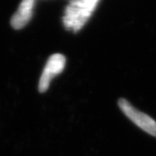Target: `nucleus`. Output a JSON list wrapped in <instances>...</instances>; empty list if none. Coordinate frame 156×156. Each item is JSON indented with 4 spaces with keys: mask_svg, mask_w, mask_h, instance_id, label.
I'll return each instance as SVG.
<instances>
[{
    "mask_svg": "<svg viewBox=\"0 0 156 156\" xmlns=\"http://www.w3.org/2000/svg\"><path fill=\"white\" fill-rule=\"evenodd\" d=\"M65 63L66 58L62 54H54L49 58L39 81L38 89L41 93L48 89L51 80L63 70Z\"/></svg>",
    "mask_w": 156,
    "mask_h": 156,
    "instance_id": "nucleus-3",
    "label": "nucleus"
},
{
    "mask_svg": "<svg viewBox=\"0 0 156 156\" xmlns=\"http://www.w3.org/2000/svg\"><path fill=\"white\" fill-rule=\"evenodd\" d=\"M100 0H72L62 17L65 28L74 32L80 30L92 16Z\"/></svg>",
    "mask_w": 156,
    "mask_h": 156,
    "instance_id": "nucleus-1",
    "label": "nucleus"
},
{
    "mask_svg": "<svg viewBox=\"0 0 156 156\" xmlns=\"http://www.w3.org/2000/svg\"><path fill=\"white\" fill-rule=\"evenodd\" d=\"M118 105L121 110L125 114V115L128 119H130L134 124H136L140 128L144 130L147 134L153 136H156V122L153 118L137 110L134 106H132L128 102V101L124 98L119 100Z\"/></svg>",
    "mask_w": 156,
    "mask_h": 156,
    "instance_id": "nucleus-2",
    "label": "nucleus"
},
{
    "mask_svg": "<svg viewBox=\"0 0 156 156\" xmlns=\"http://www.w3.org/2000/svg\"><path fill=\"white\" fill-rule=\"evenodd\" d=\"M35 0H22L11 18V26L16 30L23 28L32 17Z\"/></svg>",
    "mask_w": 156,
    "mask_h": 156,
    "instance_id": "nucleus-4",
    "label": "nucleus"
}]
</instances>
